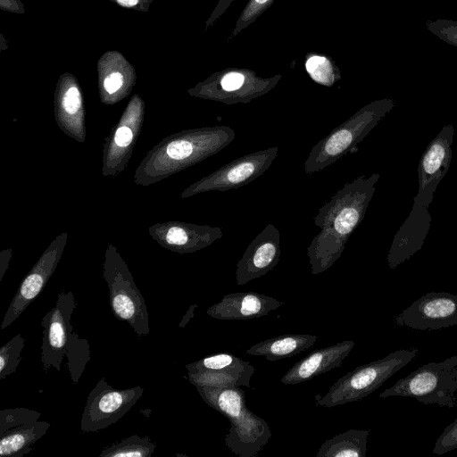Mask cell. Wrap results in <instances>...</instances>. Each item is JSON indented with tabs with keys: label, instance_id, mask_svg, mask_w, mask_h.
<instances>
[{
	"label": "cell",
	"instance_id": "1",
	"mask_svg": "<svg viewBox=\"0 0 457 457\" xmlns=\"http://www.w3.org/2000/svg\"><path fill=\"white\" fill-rule=\"evenodd\" d=\"M379 178V173L361 175L345 183L319 208L314 224L320 232L307 247L312 275L324 272L341 256L349 237L364 218Z\"/></svg>",
	"mask_w": 457,
	"mask_h": 457
},
{
	"label": "cell",
	"instance_id": "2",
	"mask_svg": "<svg viewBox=\"0 0 457 457\" xmlns=\"http://www.w3.org/2000/svg\"><path fill=\"white\" fill-rule=\"evenodd\" d=\"M391 98L374 101L357 111L331 130L310 151L303 163L304 172L320 171L349 154L395 106Z\"/></svg>",
	"mask_w": 457,
	"mask_h": 457
},
{
	"label": "cell",
	"instance_id": "3",
	"mask_svg": "<svg viewBox=\"0 0 457 457\" xmlns=\"http://www.w3.org/2000/svg\"><path fill=\"white\" fill-rule=\"evenodd\" d=\"M418 349L396 350L378 361L361 365L338 378L316 405L332 408L347 403L360 401L411 362Z\"/></svg>",
	"mask_w": 457,
	"mask_h": 457
},
{
	"label": "cell",
	"instance_id": "4",
	"mask_svg": "<svg viewBox=\"0 0 457 457\" xmlns=\"http://www.w3.org/2000/svg\"><path fill=\"white\" fill-rule=\"evenodd\" d=\"M380 398L403 396L424 404L457 406V355L440 362L420 366L378 395Z\"/></svg>",
	"mask_w": 457,
	"mask_h": 457
},
{
	"label": "cell",
	"instance_id": "5",
	"mask_svg": "<svg viewBox=\"0 0 457 457\" xmlns=\"http://www.w3.org/2000/svg\"><path fill=\"white\" fill-rule=\"evenodd\" d=\"M140 386L117 389L102 378L90 391L82 412L80 429L96 432L116 423L141 398Z\"/></svg>",
	"mask_w": 457,
	"mask_h": 457
},
{
	"label": "cell",
	"instance_id": "6",
	"mask_svg": "<svg viewBox=\"0 0 457 457\" xmlns=\"http://www.w3.org/2000/svg\"><path fill=\"white\" fill-rule=\"evenodd\" d=\"M76 307L71 291L58 294L55 306L42 320L41 361L45 372L50 368L61 370L70 333L73 330L71 315Z\"/></svg>",
	"mask_w": 457,
	"mask_h": 457
},
{
	"label": "cell",
	"instance_id": "7",
	"mask_svg": "<svg viewBox=\"0 0 457 457\" xmlns=\"http://www.w3.org/2000/svg\"><path fill=\"white\" fill-rule=\"evenodd\" d=\"M454 128L445 125L426 147L419 163V187L413 205L428 208L434 193L449 170Z\"/></svg>",
	"mask_w": 457,
	"mask_h": 457
},
{
	"label": "cell",
	"instance_id": "8",
	"mask_svg": "<svg viewBox=\"0 0 457 457\" xmlns=\"http://www.w3.org/2000/svg\"><path fill=\"white\" fill-rule=\"evenodd\" d=\"M397 326L418 330H438L457 325V295L429 292L395 318Z\"/></svg>",
	"mask_w": 457,
	"mask_h": 457
},
{
	"label": "cell",
	"instance_id": "9",
	"mask_svg": "<svg viewBox=\"0 0 457 457\" xmlns=\"http://www.w3.org/2000/svg\"><path fill=\"white\" fill-rule=\"evenodd\" d=\"M104 277L114 316L126 321L138 337L147 336L150 326L145 302L129 273L122 269H108Z\"/></svg>",
	"mask_w": 457,
	"mask_h": 457
},
{
	"label": "cell",
	"instance_id": "10",
	"mask_svg": "<svg viewBox=\"0 0 457 457\" xmlns=\"http://www.w3.org/2000/svg\"><path fill=\"white\" fill-rule=\"evenodd\" d=\"M278 152V146H271L232 160L199 182L198 191H228L247 185L270 167Z\"/></svg>",
	"mask_w": 457,
	"mask_h": 457
},
{
	"label": "cell",
	"instance_id": "11",
	"mask_svg": "<svg viewBox=\"0 0 457 457\" xmlns=\"http://www.w3.org/2000/svg\"><path fill=\"white\" fill-rule=\"evenodd\" d=\"M280 254V232L275 225L269 223L252 240L237 262V285H245L267 274L278 264Z\"/></svg>",
	"mask_w": 457,
	"mask_h": 457
},
{
	"label": "cell",
	"instance_id": "12",
	"mask_svg": "<svg viewBox=\"0 0 457 457\" xmlns=\"http://www.w3.org/2000/svg\"><path fill=\"white\" fill-rule=\"evenodd\" d=\"M283 304V302L260 293L237 292L225 295L206 312L220 320H244L268 315Z\"/></svg>",
	"mask_w": 457,
	"mask_h": 457
},
{
	"label": "cell",
	"instance_id": "13",
	"mask_svg": "<svg viewBox=\"0 0 457 457\" xmlns=\"http://www.w3.org/2000/svg\"><path fill=\"white\" fill-rule=\"evenodd\" d=\"M430 223L428 208L412 205L409 216L394 237L387 253L390 269H395L421 249Z\"/></svg>",
	"mask_w": 457,
	"mask_h": 457
},
{
	"label": "cell",
	"instance_id": "14",
	"mask_svg": "<svg viewBox=\"0 0 457 457\" xmlns=\"http://www.w3.org/2000/svg\"><path fill=\"white\" fill-rule=\"evenodd\" d=\"M354 345L353 340H345L312 352L295 362L282 377L281 382L284 385L299 384L340 367Z\"/></svg>",
	"mask_w": 457,
	"mask_h": 457
},
{
	"label": "cell",
	"instance_id": "15",
	"mask_svg": "<svg viewBox=\"0 0 457 457\" xmlns=\"http://www.w3.org/2000/svg\"><path fill=\"white\" fill-rule=\"evenodd\" d=\"M270 436L267 422L247 408L239 419L230 422L225 445L239 457H254L268 444Z\"/></svg>",
	"mask_w": 457,
	"mask_h": 457
},
{
	"label": "cell",
	"instance_id": "16",
	"mask_svg": "<svg viewBox=\"0 0 457 457\" xmlns=\"http://www.w3.org/2000/svg\"><path fill=\"white\" fill-rule=\"evenodd\" d=\"M318 337L308 334H287L278 336L252 345L246 353L262 356L268 361L291 358L312 346Z\"/></svg>",
	"mask_w": 457,
	"mask_h": 457
},
{
	"label": "cell",
	"instance_id": "17",
	"mask_svg": "<svg viewBox=\"0 0 457 457\" xmlns=\"http://www.w3.org/2000/svg\"><path fill=\"white\" fill-rule=\"evenodd\" d=\"M203 400L225 416L229 422L239 419L246 411L245 394L240 386H195Z\"/></svg>",
	"mask_w": 457,
	"mask_h": 457
},
{
	"label": "cell",
	"instance_id": "18",
	"mask_svg": "<svg viewBox=\"0 0 457 457\" xmlns=\"http://www.w3.org/2000/svg\"><path fill=\"white\" fill-rule=\"evenodd\" d=\"M255 369L249 361L217 370L187 371L188 380L194 386L250 387Z\"/></svg>",
	"mask_w": 457,
	"mask_h": 457
},
{
	"label": "cell",
	"instance_id": "19",
	"mask_svg": "<svg viewBox=\"0 0 457 457\" xmlns=\"http://www.w3.org/2000/svg\"><path fill=\"white\" fill-rule=\"evenodd\" d=\"M51 428L46 421H37L15 428L0 439V455L2 457H22L32 450V445L42 438Z\"/></svg>",
	"mask_w": 457,
	"mask_h": 457
},
{
	"label": "cell",
	"instance_id": "20",
	"mask_svg": "<svg viewBox=\"0 0 457 457\" xmlns=\"http://www.w3.org/2000/svg\"><path fill=\"white\" fill-rule=\"evenodd\" d=\"M369 429H348L325 441L317 457H365Z\"/></svg>",
	"mask_w": 457,
	"mask_h": 457
},
{
	"label": "cell",
	"instance_id": "21",
	"mask_svg": "<svg viewBox=\"0 0 457 457\" xmlns=\"http://www.w3.org/2000/svg\"><path fill=\"white\" fill-rule=\"evenodd\" d=\"M156 444L147 436L132 435L119 443L104 448L100 457H150Z\"/></svg>",
	"mask_w": 457,
	"mask_h": 457
},
{
	"label": "cell",
	"instance_id": "22",
	"mask_svg": "<svg viewBox=\"0 0 457 457\" xmlns=\"http://www.w3.org/2000/svg\"><path fill=\"white\" fill-rule=\"evenodd\" d=\"M66 357L71 380L76 385L90 360V347L88 341L79 337L73 330L68 337Z\"/></svg>",
	"mask_w": 457,
	"mask_h": 457
},
{
	"label": "cell",
	"instance_id": "23",
	"mask_svg": "<svg viewBox=\"0 0 457 457\" xmlns=\"http://www.w3.org/2000/svg\"><path fill=\"white\" fill-rule=\"evenodd\" d=\"M25 339L21 334L14 336L0 348V379L16 371L21 361Z\"/></svg>",
	"mask_w": 457,
	"mask_h": 457
},
{
	"label": "cell",
	"instance_id": "24",
	"mask_svg": "<svg viewBox=\"0 0 457 457\" xmlns=\"http://www.w3.org/2000/svg\"><path fill=\"white\" fill-rule=\"evenodd\" d=\"M41 417V413L34 410L23 407L12 409H4L0 411V436L37 422Z\"/></svg>",
	"mask_w": 457,
	"mask_h": 457
},
{
	"label": "cell",
	"instance_id": "25",
	"mask_svg": "<svg viewBox=\"0 0 457 457\" xmlns=\"http://www.w3.org/2000/svg\"><path fill=\"white\" fill-rule=\"evenodd\" d=\"M245 361L228 353L208 355L195 362L186 365L187 371L217 370L237 366Z\"/></svg>",
	"mask_w": 457,
	"mask_h": 457
},
{
	"label": "cell",
	"instance_id": "26",
	"mask_svg": "<svg viewBox=\"0 0 457 457\" xmlns=\"http://www.w3.org/2000/svg\"><path fill=\"white\" fill-rule=\"evenodd\" d=\"M306 70L310 76L318 83L330 86L334 81L332 67L322 56H313L306 62Z\"/></svg>",
	"mask_w": 457,
	"mask_h": 457
},
{
	"label": "cell",
	"instance_id": "27",
	"mask_svg": "<svg viewBox=\"0 0 457 457\" xmlns=\"http://www.w3.org/2000/svg\"><path fill=\"white\" fill-rule=\"evenodd\" d=\"M426 25L428 31L447 44L457 47V21L438 19L428 21Z\"/></svg>",
	"mask_w": 457,
	"mask_h": 457
},
{
	"label": "cell",
	"instance_id": "28",
	"mask_svg": "<svg viewBox=\"0 0 457 457\" xmlns=\"http://www.w3.org/2000/svg\"><path fill=\"white\" fill-rule=\"evenodd\" d=\"M457 448V418L448 425L437 438L433 453L441 455Z\"/></svg>",
	"mask_w": 457,
	"mask_h": 457
},
{
	"label": "cell",
	"instance_id": "29",
	"mask_svg": "<svg viewBox=\"0 0 457 457\" xmlns=\"http://www.w3.org/2000/svg\"><path fill=\"white\" fill-rule=\"evenodd\" d=\"M245 77L240 72H228L225 74L220 82V86L225 95H240L239 91L244 87Z\"/></svg>",
	"mask_w": 457,
	"mask_h": 457
},
{
	"label": "cell",
	"instance_id": "30",
	"mask_svg": "<svg viewBox=\"0 0 457 457\" xmlns=\"http://www.w3.org/2000/svg\"><path fill=\"white\" fill-rule=\"evenodd\" d=\"M190 240L193 239L189 238L187 231L177 226L170 228L166 236V241L173 245H187Z\"/></svg>",
	"mask_w": 457,
	"mask_h": 457
},
{
	"label": "cell",
	"instance_id": "31",
	"mask_svg": "<svg viewBox=\"0 0 457 457\" xmlns=\"http://www.w3.org/2000/svg\"><path fill=\"white\" fill-rule=\"evenodd\" d=\"M80 94L77 87H71L65 93L63 97V107L70 113H75L80 107Z\"/></svg>",
	"mask_w": 457,
	"mask_h": 457
},
{
	"label": "cell",
	"instance_id": "32",
	"mask_svg": "<svg viewBox=\"0 0 457 457\" xmlns=\"http://www.w3.org/2000/svg\"><path fill=\"white\" fill-rule=\"evenodd\" d=\"M132 131L128 127H120L117 129L115 134V143L121 147L128 146L132 141Z\"/></svg>",
	"mask_w": 457,
	"mask_h": 457
},
{
	"label": "cell",
	"instance_id": "33",
	"mask_svg": "<svg viewBox=\"0 0 457 457\" xmlns=\"http://www.w3.org/2000/svg\"><path fill=\"white\" fill-rule=\"evenodd\" d=\"M123 78L119 72L109 75L104 80V88L110 94L117 91L122 85Z\"/></svg>",
	"mask_w": 457,
	"mask_h": 457
},
{
	"label": "cell",
	"instance_id": "34",
	"mask_svg": "<svg viewBox=\"0 0 457 457\" xmlns=\"http://www.w3.org/2000/svg\"><path fill=\"white\" fill-rule=\"evenodd\" d=\"M195 307V304H193L189 307V309L187 312V314L183 317L181 322L179 323V327H185L186 324L189 321V320L194 317V312Z\"/></svg>",
	"mask_w": 457,
	"mask_h": 457
},
{
	"label": "cell",
	"instance_id": "35",
	"mask_svg": "<svg viewBox=\"0 0 457 457\" xmlns=\"http://www.w3.org/2000/svg\"><path fill=\"white\" fill-rule=\"evenodd\" d=\"M118 3L126 7H131L133 5H136L138 2V0H117Z\"/></svg>",
	"mask_w": 457,
	"mask_h": 457
},
{
	"label": "cell",
	"instance_id": "36",
	"mask_svg": "<svg viewBox=\"0 0 457 457\" xmlns=\"http://www.w3.org/2000/svg\"><path fill=\"white\" fill-rule=\"evenodd\" d=\"M256 3L258 4H264L266 3L268 0H254Z\"/></svg>",
	"mask_w": 457,
	"mask_h": 457
}]
</instances>
